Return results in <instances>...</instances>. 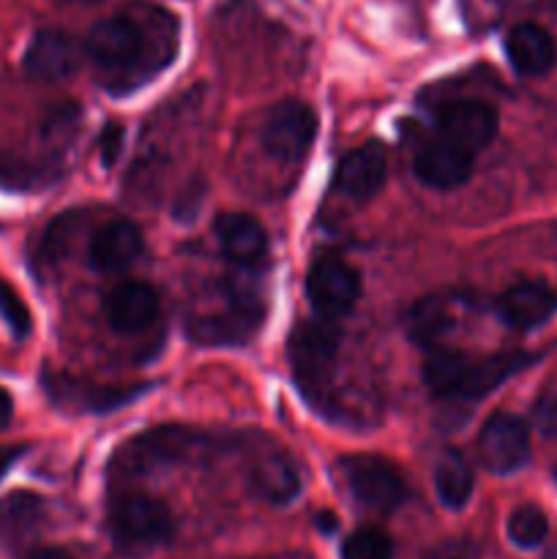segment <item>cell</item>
<instances>
[{"mask_svg": "<svg viewBox=\"0 0 557 559\" xmlns=\"http://www.w3.org/2000/svg\"><path fill=\"white\" fill-rule=\"evenodd\" d=\"M506 55L522 76H544L557 63V44L546 27L522 22L508 33Z\"/></svg>", "mask_w": 557, "mask_h": 559, "instance_id": "obj_17", "label": "cell"}, {"mask_svg": "<svg viewBox=\"0 0 557 559\" xmlns=\"http://www.w3.org/2000/svg\"><path fill=\"white\" fill-rule=\"evenodd\" d=\"M142 254V233L131 222H109L87 246V260L98 273H123Z\"/></svg>", "mask_w": 557, "mask_h": 559, "instance_id": "obj_15", "label": "cell"}, {"mask_svg": "<svg viewBox=\"0 0 557 559\" xmlns=\"http://www.w3.org/2000/svg\"><path fill=\"white\" fill-rule=\"evenodd\" d=\"M336 467L342 473V480L347 484L349 495L366 511L393 513L407 500L410 491L402 473L391 462H386V459L358 453V456L339 459Z\"/></svg>", "mask_w": 557, "mask_h": 559, "instance_id": "obj_4", "label": "cell"}, {"mask_svg": "<svg viewBox=\"0 0 557 559\" xmlns=\"http://www.w3.org/2000/svg\"><path fill=\"white\" fill-rule=\"evenodd\" d=\"M82 216L76 211L66 213V216L55 218L49 224V229L44 233V243H42V254L44 260H63L69 254V246L74 240V235L82 233Z\"/></svg>", "mask_w": 557, "mask_h": 559, "instance_id": "obj_26", "label": "cell"}, {"mask_svg": "<svg viewBox=\"0 0 557 559\" xmlns=\"http://www.w3.org/2000/svg\"><path fill=\"white\" fill-rule=\"evenodd\" d=\"M22 456V448H0V478H3L5 473H9L11 469V464L16 462V459Z\"/></svg>", "mask_w": 557, "mask_h": 559, "instance_id": "obj_31", "label": "cell"}, {"mask_svg": "<svg viewBox=\"0 0 557 559\" xmlns=\"http://www.w3.org/2000/svg\"><path fill=\"white\" fill-rule=\"evenodd\" d=\"M44 522V500L33 491H11L0 502V540L9 549H20Z\"/></svg>", "mask_w": 557, "mask_h": 559, "instance_id": "obj_20", "label": "cell"}, {"mask_svg": "<svg viewBox=\"0 0 557 559\" xmlns=\"http://www.w3.org/2000/svg\"><path fill=\"white\" fill-rule=\"evenodd\" d=\"M104 314H107L109 328L118 333L145 331L158 317L156 289L142 282L120 284L104 300Z\"/></svg>", "mask_w": 557, "mask_h": 559, "instance_id": "obj_14", "label": "cell"}, {"mask_svg": "<svg viewBox=\"0 0 557 559\" xmlns=\"http://www.w3.org/2000/svg\"><path fill=\"white\" fill-rule=\"evenodd\" d=\"M178 47V22L156 5L142 16H109L93 25L85 49L102 69V85L112 93H131L173 63Z\"/></svg>", "mask_w": 557, "mask_h": 559, "instance_id": "obj_1", "label": "cell"}, {"mask_svg": "<svg viewBox=\"0 0 557 559\" xmlns=\"http://www.w3.org/2000/svg\"><path fill=\"white\" fill-rule=\"evenodd\" d=\"M120 142H123V131L118 129V126H107L102 134V162L112 164L115 158H118V151H120Z\"/></svg>", "mask_w": 557, "mask_h": 559, "instance_id": "obj_28", "label": "cell"}, {"mask_svg": "<svg viewBox=\"0 0 557 559\" xmlns=\"http://www.w3.org/2000/svg\"><path fill=\"white\" fill-rule=\"evenodd\" d=\"M213 227H216L218 246L235 265L251 267L268 254L265 227L257 218L244 216V213H222Z\"/></svg>", "mask_w": 557, "mask_h": 559, "instance_id": "obj_18", "label": "cell"}, {"mask_svg": "<svg viewBox=\"0 0 557 559\" xmlns=\"http://www.w3.org/2000/svg\"><path fill=\"white\" fill-rule=\"evenodd\" d=\"M437 131L442 140L464 147L467 153H481L497 134V112L491 104L464 98L451 102L437 112Z\"/></svg>", "mask_w": 557, "mask_h": 559, "instance_id": "obj_8", "label": "cell"}, {"mask_svg": "<svg viewBox=\"0 0 557 559\" xmlns=\"http://www.w3.org/2000/svg\"><path fill=\"white\" fill-rule=\"evenodd\" d=\"M360 295V278L353 267L336 257H322L311 265L309 276H306V298H309L311 309L317 317H328V320H339L353 306L358 304Z\"/></svg>", "mask_w": 557, "mask_h": 559, "instance_id": "obj_5", "label": "cell"}, {"mask_svg": "<svg viewBox=\"0 0 557 559\" xmlns=\"http://www.w3.org/2000/svg\"><path fill=\"white\" fill-rule=\"evenodd\" d=\"M470 358L457 349H437L424 364V380L435 396H457L464 374H467Z\"/></svg>", "mask_w": 557, "mask_h": 559, "instance_id": "obj_23", "label": "cell"}, {"mask_svg": "<svg viewBox=\"0 0 557 559\" xmlns=\"http://www.w3.org/2000/svg\"><path fill=\"white\" fill-rule=\"evenodd\" d=\"M27 559H71V557H69V551H63V549H38V551H33Z\"/></svg>", "mask_w": 557, "mask_h": 559, "instance_id": "obj_32", "label": "cell"}, {"mask_svg": "<svg viewBox=\"0 0 557 559\" xmlns=\"http://www.w3.org/2000/svg\"><path fill=\"white\" fill-rule=\"evenodd\" d=\"M388 178V158L380 145H360L349 151L339 162L333 173V189L349 200L366 202L377 197V191L386 186Z\"/></svg>", "mask_w": 557, "mask_h": 559, "instance_id": "obj_10", "label": "cell"}, {"mask_svg": "<svg viewBox=\"0 0 557 559\" xmlns=\"http://www.w3.org/2000/svg\"><path fill=\"white\" fill-rule=\"evenodd\" d=\"M508 540L517 549H538L549 535V519L541 508L535 506H519L517 511L508 516Z\"/></svg>", "mask_w": 557, "mask_h": 559, "instance_id": "obj_24", "label": "cell"}, {"mask_svg": "<svg viewBox=\"0 0 557 559\" xmlns=\"http://www.w3.org/2000/svg\"><path fill=\"white\" fill-rule=\"evenodd\" d=\"M462 306L464 300L453 293L426 295L407 311V336L420 347L442 342L457 328Z\"/></svg>", "mask_w": 557, "mask_h": 559, "instance_id": "obj_16", "label": "cell"}, {"mask_svg": "<svg viewBox=\"0 0 557 559\" xmlns=\"http://www.w3.org/2000/svg\"><path fill=\"white\" fill-rule=\"evenodd\" d=\"M109 533L118 549L145 551L167 544L175 535L173 511L147 495H118L109 502Z\"/></svg>", "mask_w": 557, "mask_h": 559, "instance_id": "obj_2", "label": "cell"}, {"mask_svg": "<svg viewBox=\"0 0 557 559\" xmlns=\"http://www.w3.org/2000/svg\"><path fill=\"white\" fill-rule=\"evenodd\" d=\"M0 317L16 338H25L31 333V311L5 282H0Z\"/></svg>", "mask_w": 557, "mask_h": 559, "instance_id": "obj_27", "label": "cell"}, {"mask_svg": "<svg viewBox=\"0 0 557 559\" xmlns=\"http://www.w3.org/2000/svg\"><path fill=\"white\" fill-rule=\"evenodd\" d=\"M69 3H98V0H69Z\"/></svg>", "mask_w": 557, "mask_h": 559, "instance_id": "obj_33", "label": "cell"}, {"mask_svg": "<svg viewBox=\"0 0 557 559\" xmlns=\"http://www.w3.org/2000/svg\"><path fill=\"white\" fill-rule=\"evenodd\" d=\"M435 491L451 511H462L473 497V473L459 451H442L435 462Z\"/></svg>", "mask_w": 557, "mask_h": 559, "instance_id": "obj_22", "label": "cell"}, {"mask_svg": "<svg viewBox=\"0 0 557 559\" xmlns=\"http://www.w3.org/2000/svg\"><path fill=\"white\" fill-rule=\"evenodd\" d=\"M317 134V115L304 102L276 104L262 126V147L278 162H300Z\"/></svg>", "mask_w": 557, "mask_h": 559, "instance_id": "obj_7", "label": "cell"}, {"mask_svg": "<svg viewBox=\"0 0 557 559\" xmlns=\"http://www.w3.org/2000/svg\"><path fill=\"white\" fill-rule=\"evenodd\" d=\"M473 557V549L467 544H459V540H451V544L435 546V549L426 551L420 559H470Z\"/></svg>", "mask_w": 557, "mask_h": 559, "instance_id": "obj_29", "label": "cell"}, {"mask_svg": "<svg viewBox=\"0 0 557 559\" xmlns=\"http://www.w3.org/2000/svg\"><path fill=\"white\" fill-rule=\"evenodd\" d=\"M202 437L189 429H153L131 440L115 462L123 464V469H145L153 464H175L194 453Z\"/></svg>", "mask_w": 557, "mask_h": 559, "instance_id": "obj_9", "label": "cell"}, {"mask_svg": "<svg viewBox=\"0 0 557 559\" xmlns=\"http://www.w3.org/2000/svg\"><path fill=\"white\" fill-rule=\"evenodd\" d=\"M533 360L535 358H530V355H522V353L491 355V358H484V360H470L467 374H464L457 396L467 399V402H478V399L489 396L491 391H497L502 382L511 380L513 374L528 369Z\"/></svg>", "mask_w": 557, "mask_h": 559, "instance_id": "obj_19", "label": "cell"}, {"mask_svg": "<svg viewBox=\"0 0 557 559\" xmlns=\"http://www.w3.org/2000/svg\"><path fill=\"white\" fill-rule=\"evenodd\" d=\"M478 459L489 473L511 475L530 459V429L519 415L495 413L478 437Z\"/></svg>", "mask_w": 557, "mask_h": 559, "instance_id": "obj_6", "label": "cell"}, {"mask_svg": "<svg viewBox=\"0 0 557 559\" xmlns=\"http://www.w3.org/2000/svg\"><path fill=\"white\" fill-rule=\"evenodd\" d=\"M11 418H14V402H11L9 393L0 388V429H5V426L11 424Z\"/></svg>", "mask_w": 557, "mask_h": 559, "instance_id": "obj_30", "label": "cell"}, {"mask_svg": "<svg viewBox=\"0 0 557 559\" xmlns=\"http://www.w3.org/2000/svg\"><path fill=\"white\" fill-rule=\"evenodd\" d=\"M251 480H254L257 495L271 502V506H287L300 491L298 469L293 467V462L284 453H268V456H262L254 464Z\"/></svg>", "mask_w": 557, "mask_h": 559, "instance_id": "obj_21", "label": "cell"}, {"mask_svg": "<svg viewBox=\"0 0 557 559\" xmlns=\"http://www.w3.org/2000/svg\"><path fill=\"white\" fill-rule=\"evenodd\" d=\"M25 74L42 82L66 80L80 66V49L63 31H38L25 49Z\"/></svg>", "mask_w": 557, "mask_h": 559, "instance_id": "obj_13", "label": "cell"}, {"mask_svg": "<svg viewBox=\"0 0 557 559\" xmlns=\"http://www.w3.org/2000/svg\"><path fill=\"white\" fill-rule=\"evenodd\" d=\"M555 314L557 293L544 282H522L497 300V317L513 331H535Z\"/></svg>", "mask_w": 557, "mask_h": 559, "instance_id": "obj_12", "label": "cell"}, {"mask_svg": "<svg viewBox=\"0 0 557 559\" xmlns=\"http://www.w3.org/2000/svg\"><path fill=\"white\" fill-rule=\"evenodd\" d=\"M475 156L464 147L453 145L448 140L426 142L418 153H415V175L429 189H457V186L467 183L473 175Z\"/></svg>", "mask_w": 557, "mask_h": 559, "instance_id": "obj_11", "label": "cell"}, {"mask_svg": "<svg viewBox=\"0 0 557 559\" xmlns=\"http://www.w3.org/2000/svg\"><path fill=\"white\" fill-rule=\"evenodd\" d=\"M342 559H393V540L377 527L355 530L342 544Z\"/></svg>", "mask_w": 557, "mask_h": 559, "instance_id": "obj_25", "label": "cell"}, {"mask_svg": "<svg viewBox=\"0 0 557 559\" xmlns=\"http://www.w3.org/2000/svg\"><path fill=\"white\" fill-rule=\"evenodd\" d=\"M339 347H342V331L336 320L317 317L295 328L289 336V366L306 396L315 393L322 396L336 371Z\"/></svg>", "mask_w": 557, "mask_h": 559, "instance_id": "obj_3", "label": "cell"}]
</instances>
